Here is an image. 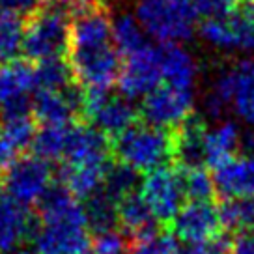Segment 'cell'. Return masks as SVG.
<instances>
[{"mask_svg":"<svg viewBox=\"0 0 254 254\" xmlns=\"http://www.w3.org/2000/svg\"><path fill=\"white\" fill-rule=\"evenodd\" d=\"M69 49L75 80L80 88H107L118 82L122 55L112 40V15L103 0H69Z\"/></svg>","mask_w":254,"mask_h":254,"instance_id":"6da1fadb","label":"cell"},{"mask_svg":"<svg viewBox=\"0 0 254 254\" xmlns=\"http://www.w3.org/2000/svg\"><path fill=\"white\" fill-rule=\"evenodd\" d=\"M112 153L138 174H150L174 161V129L135 124L112 142Z\"/></svg>","mask_w":254,"mask_h":254,"instance_id":"7a4b0ae2","label":"cell"},{"mask_svg":"<svg viewBox=\"0 0 254 254\" xmlns=\"http://www.w3.org/2000/svg\"><path fill=\"white\" fill-rule=\"evenodd\" d=\"M69 30L71 19L67 8L55 2L38 4L24 17L23 55L36 64L67 55Z\"/></svg>","mask_w":254,"mask_h":254,"instance_id":"3957f363","label":"cell"},{"mask_svg":"<svg viewBox=\"0 0 254 254\" xmlns=\"http://www.w3.org/2000/svg\"><path fill=\"white\" fill-rule=\"evenodd\" d=\"M232 109L254 131V58L239 60L222 69L206 95L209 116H222Z\"/></svg>","mask_w":254,"mask_h":254,"instance_id":"277c9868","label":"cell"},{"mask_svg":"<svg viewBox=\"0 0 254 254\" xmlns=\"http://www.w3.org/2000/svg\"><path fill=\"white\" fill-rule=\"evenodd\" d=\"M136 19L151 38L176 45L189 40L198 21L189 0H138Z\"/></svg>","mask_w":254,"mask_h":254,"instance_id":"5b68a950","label":"cell"},{"mask_svg":"<svg viewBox=\"0 0 254 254\" xmlns=\"http://www.w3.org/2000/svg\"><path fill=\"white\" fill-rule=\"evenodd\" d=\"M4 190L23 206L38 204L53 185V170L49 161L38 155L17 157L2 176Z\"/></svg>","mask_w":254,"mask_h":254,"instance_id":"8992f818","label":"cell"},{"mask_svg":"<svg viewBox=\"0 0 254 254\" xmlns=\"http://www.w3.org/2000/svg\"><path fill=\"white\" fill-rule=\"evenodd\" d=\"M140 194L157 222L170 224L176 213L182 209L185 198L182 170L163 167L146 174L140 183Z\"/></svg>","mask_w":254,"mask_h":254,"instance_id":"52a82bcc","label":"cell"},{"mask_svg":"<svg viewBox=\"0 0 254 254\" xmlns=\"http://www.w3.org/2000/svg\"><path fill=\"white\" fill-rule=\"evenodd\" d=\"M194 95L192 90L174 86H157L146 95L140 105V116L146 124L163 129L180 127L192 114Z\"/></svg>","mask_w":254,"mask_h":254,"instance_id":"ba28073f","label":"cell"},{"mask_svg":"<svg viewBox=\"0 0 254 254\" xmlns=\"http://www.w3.org/2000/svg\"><path fill=\"white\" fill-rule=\"evenodd\" d=\"M112 140L92 126H71L62 165L109 170L112 165Z\"/></svg>","mask_w":254,"mask_h":254,"instance_id":"9c48e42d","label":"cell"},{"mask_svg":"<svg viewBox=\"0 0 254 254\" xmlns=\"http://www.w3.org/2000/svg\"><path fill=\"white\" fill-rule=\"evenodd\" d=\"M172 232L183 243L190 247L213 241L221 236L222 224L219 207L211 202H187L170 222Z\"/></svg>","mask_w":254,"mask_h":254,"instance_id":"30bf717a","label":"cell"},{"mask_svg":"<svg viewBox=\"0 0 254 254\" xmlns=\"http://www.w3.org/2000/svg\"><path fill=\"white\" fill-rule=\"evenodd\" d=\"M36 254H90L92 238L88 221L41 222L36 236Z\"/></svg>","mask_w":254,"mask_h":254,"instance_id":"8fae6325","label":"cell"},{"mask_svg":"<svg viewBox=\"0 0 254 254\" xmlns=\"http://www.w3.org/2000/svg\"><path fill=\"white\" fill-rule=\"evenodd\" d=\"M163 80L159 65L157 47H144L135 55H129L122 62V71L118 77L120 92L127 99H138L153 92Z\"/></svg>","mask_w":254,"mask_h":254,"instance_id":"7c38bea8","label":"cell"},{"mask_svg":"<svg viewBox=\"0 0 254 254\" xmlns=\"http://www.w3.org/2000/svg\"><path fill=\"white\" fill-rule=\"evenodd\" d=\"M32 90H36L34 65L21 60L0 65V103L4 116L32 114L28 99Z\"/></svg>","mask_w":254,"mask_h":254,"instance_id":"4fadbf2b","label":"cell"},{"mask_svg":"<svg viewBox=\"0 0 254 254\" xmlns=\"http://www.w3.org/2000/svg\"><path fill=\"white\" fill-rule=\"evenodd\" d=\"M32 116L43 126H71L75 116H82V88L73 84L67 90H36Z\"/></svg>","mask_w":254,"mask_h":254,"instance_id":"5bb4252c","label":"cell"},{"mask_svg":"<svg viewBox=\"0 0 254 254\" xmlns=\"http://www.w3.org/2000/svg\"><path fill=\"white\" fill-rule=\"evenodd\" d=\"M36 232V222L26 206L0 190V254L15 253Z\"/></svg>","mask_w":254,"mask_h":254,"instance_id":"9a60e30c","label":"cell"},{"mask_svg":"<svg viewBox=\"0 0 254 254\" xmlns=\"http://www.w3.org/2000/svg\"><path fill=\"white\" fill-rule=\"evenodd\" d=\"M215 189L222 198H254V153L236 155L215 168Z\"/></svg>","mask_w":254,"mask_h":254,"instance_id":"2e32d148","label":"cell"},{"mask_svg":"<svg viewBox=\"0 0 254 254\" xmlns=\"http://www.w3.org/2000/svg\"><path fill=\"white\" fill-rule=\"evenodd\" d=\"M207 126L198 114H190L180 127L174 129V161L180 168L204 167V138Z\"/></svg>","mask_w":254,"mask_h":254,"instance_id":"e0dca14e","label":"cell"},{"mask_svg":"<svg viewBox=\"0 0 254 254\" xmlns=\"http://www.w3.org/2000/svg\"><path fill=\"white\" fill-rule=\"evenodd\" d=\"M88 120L92 122V127L101 131L107 138H111L114 142L129 127L135 126L138 120V112L133 109L127 97H116L111 94L88 116Z\"/></svg>","mask_w":254,"mask_h":254,"instance_id":"ac0fdd59","label":"cell"},{"mask_svg":"<svg viewBox=\"0 0 254 254\" xmlns=\"http://www.w3.org/2000/svg\"><path fill=\"white\" fill-rule=\"evenodd\" d=\"M157 51L163 80L168 86L192 90L198 79V65L192 55L176 43H163Z\"/></svg>","mask_w":254,"mask_h":254,"instance_id":"d6986e66","label":"cell"},{"mask_svg":"<svg viewBox=\"0 0 254 254\" xmlns=\"http://www.w3.org/2000/svg\"><path fill=\"white\" fill-rule=\"evenodd\" d=\"M243 146V135L238 124L221 122L219 126L207 129L204 138V163L211 168H219L226 161L238 155Z\"/></svg>","mask_w":254,"mask_h":254,"instance_id":"ffe728a7","label":"cell"},{"mask_svg":"<svg viewBox=\"0 0 254 254\" xmlns=\"http://www.w3.org/2000/svg\"><path fill=\"white\" fill-rule=\"evenodd\" d=\"M118 224L135 241L157 234V219L144 202L140 192H133L118 202Z\"/></svg>","mask_w":254,"mask_h":254,"instance_id":"44dd1931","label":"cell"},{"mask_svg":"<svg viewBox=\"0 0 254 254\" xmlns=\"http://www.w3.org/2000/svg\"><path fill=\"white\" fill-rule=\"evenodd\" d=\"M228 51H254V0H243L232 15L224 17Z\"/></svg>","mask_w":254,"mask_h":254,"instance_id":"7402d4cb","label":"cell"},{"mask_svg":"<svg viewBox=\"0 0 254 254\" xmlns=\"http://www.w3.org/2000/svg\"><path fill=\"white\" fill-rule=\"evenodd\" d=\"M36 71V90H67L73 84H77L73 75L71 64L64 56L49 58L34 65Z\"/></svg>","mask_w":254,"mask_h":254,"instance_id":"603a6c76","label":"cell"},{"mask_svg":"<svg viewBox=\"0 0 254 254\" xmlns=\"http://www.w3.org/2000/svg\"><path fill=\"white\" fill-rule=\"evenodd\" d=\"M24 15L0 11V64L15 62L23 53Z\"/></svg>","mask_w":254,"mask_h":254,"instance_id":"cb8c5ba5","label":"cell"},{"mask_svg":"<svg viewBox=\"0 0 254 254\" xmlns=\"http://www.w3.org/2000/svg\"><path fill=\"white\" fill-rule=\"evenodd\" d=\"M112 40L122 56L135 55L144 47H148L142 24L138 23L136 17L127 13L112 19Z\"/></svg>","mask_w":254,"mask_h":254,"instance_id":"d4e9b609","label":"cell"},{"mask_svg":"<svg viewBox=\"0 0 254 254\" xmlns=\"http://www.w3.org/2000/svg\"><path fill=\"white\" fill-rule=\"evenodd\" d=\"M69 129L71 126H43L40 131H36L34 142L30 146L34 155L45 161L64 159Z\"/></svg>","mask_w":254,"mask_h":254,"instance_id":"484cf974","label":"cell"},{"mask_svg":"<svg viewBox=\"0 0 254 254\" xmlns=\"http://www.w3.org/2000/svg\"><path fill=\"white\" fill-rule=\"evenodd\" d=\"M86 219L90 230L95 234L107 230H114V226L118 224V204L105 194L103 189L97 190L94 196L86 200Z\"/></svg>","mask_w":254,"mask_h":254,"instance_id":"4316f807","label":"cell"},{"mask_svg":"<svg viewBox=\"0 0 254 254\" xmlns=\"http://www.w3.org/2000/svg\"><path fill=\"white\" fill-rule=\"evenodd\" d=\"M219 217L226 230H254V198H226L219 206Z\"/></svg>","mask_w":254,"mask_h":254,"instance_id":"83f0119b","label":"cell"},{"mask_svg":"<svg viewBox=\"0 0 254 254\" xmlns=\"http://www.w3.org/2000/svg\"><path fill=\"white\" fill-rule=\"evenodd\" d=\"M140 183L142 182L138 178V172L118 161L116 165L112 163L107 176H105L103 192L109 194L118 204L122 198H126L129 194L136 192V187H140Z\"/></svg>","mask_w":254,"mask_h":254,"instance_id":"f1b7e54d","label":"cell"},{"mask_svg":"<svg viewBox=\"0 0 254 254\" xmlns=\"http://www.w3.org/2000/svg\"><path fill=\"white\" fill-rule=\"evenodd\" d=\"M0 136L15 151L30 148L36 136V124L32 114L19 116H4V124L0 129Z\"/></svg>","mask_w":254,"mask_h":254,"instance_id":"f546056e","label":"cell"},{"mask_svg":"<svg viewBox=\"0 0 254 254\" xmlns=\"http://www.w3.org/2000/svg\"><path fill=\"white\" fill-rule=\"evenodd\" d=\"M185 198L189 202H211L217 189H215L213 176L207 174L204 167L196 168H180Z\"/></svg>","mask_w":254,"mask_h":254,"instance_id":"4dcf8cb0","label":"cell"},{"mask_svg":"<svg viewBox=\"0 0 254 254\" xmlns=\"http://www.w3.org/2000/svg\"><path fill=\"white\" fill-rule=\"evenodd\" d=\"M129 253H131L129 241L116 228L114 230L99 232L92 239V253L90 254H129Z\"/></svg>","mask_w":254,"mask_h":254,"instance_id":"1f68e13d","label":"cell"},{"mask_svg":"<svg viewBox=\"0 0 254 254\" xmlns=\"http://www.w3.org/2000/svg\"><path fill=\"white\" fill-rule=\"evenodd\" d=\"M194 13L198 19H221V17L232 15L241 0H189Z\"/></svg>","mask_w":254,"mask_h":254,"instance_id":"d6a6232c","label":"cell"},{"mask_svg":"<svg viewBox=\"0 0 254 254\" xmlns=\"http://www.w3.org/2000/svg\"><path fill=\"white\" fill-rule=\"evenodd\" d=\"M129 254H180L178 243L170 236H151V238L135 241Z\"/></svg>","mask_w":254,"mask_h":254,"instance_id":"836d02e7","label":"cell"},{"mask_svg":"<svg viewBox=\"0 0 254 254\" xmlns=\"http://www.w3.org/2000/svg\"><path fill=\"white\" fill-rule=\"evenodd\" d=\"M230 254H254V230L239 232L230 247Z\"/></svg>","mask_w":254,"mask_h":254,"instance_id":"e575fe53","label":"cell"},{"mask_svg":"<svg viewBox=\"0 0 254 254\" xmlns=\"http://www.w3.org/2000/svg\"><path fill=\"white\" fill-rule=\"evenodd\" d=\"M36 6H38V0H0V11H13L24 17Z\"/></svg>","mask_w":254,"mask_h":254,"instance_id":"d590c367","label":"cell"},{"mask_svg":"<svg viewBox=\"0 0 254 254\" xmlns=\"http://www.w3.org/2000/svg\"><path fill=\"white\" fill-rule=\"evenodd\" d=\"M189 254H230V247L226 245L221 238H217L213 241L202 243V245L190 247Z\"/></svg>","mask_w":254,"mask_h":254,"instance_id":"8d00e7d4","label":"cell"},{"mask_svg":"<svg viewBox=\"0 0 254 254\" xmlns=\"http://www.w3.org/2000/svg\"><path fill=\"white\" fill-rule=\"evenodd\" d=\"M15 153L17 151L0 136V176H4V172L9 168V165L15 161Z\"/></svg>","mask_w":254,"mask_h":254,"instance_id":"74e56055","label":"cell"},{"mask_svg":"<svg viewBox=\"0 0 254 254\" xmlns=\"http://www.w3.org/2000/svg\"><path fill=\"white\" fill-rule=\"evenodd\" d=\"M47 2H55V4H60V2H65V0H41V4H47Z\"/></svg>","mask_w":254,"mask_h":254,"instance_id":"f35d334b","label":"cell"},{"mask_svg":"<svg viewBox=\"0 0 254 254\" xmlns=\"http://www.w3.org/2000/svg\"><path fill=\"white\" fill-rule=\"evenodd\" d=\"M17 254H36V253H30V251H19Z\"/></svg>","mask_w":254,"mask_h":254,"instance_id":"ab89813d","label":"cell"},{"mask_svg":"<svg viewBox=\"0 0 254 254\" xmlns=\"http://www.w3.org/2000/svg\"><path fill=\"white\" fill-rule=\"evenodd\" d=\"M2 112H4V111H2V103H0V116H2Z\"/></svg>","mask_w":254,"mask_h":254,"instance_id":"60d3db41","label":"cell"}]
</instances>
